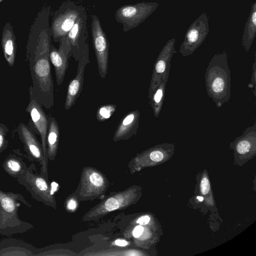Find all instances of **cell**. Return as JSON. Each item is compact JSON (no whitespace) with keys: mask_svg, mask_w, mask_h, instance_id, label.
<instances>
[{"mask_svg":"<svg viewBox=\"0 0 256 256\" xmlns=\"http://www.w3.org/2000/svg\"><path fill=\"white\" fill-rule=\"evenodd\" d=\"M50 36L48 24L41 31L37 42L26 46V54L32 83L29 92L47 110L54 104V83L49 56Z\"/></svg>","mask_w":256,"mask_h":256,"instance_id":"1","label":"cell"},{"mask_svg":"<svg viewBox=\"0 0 256 256\" xmlns=\"http://www.w3.org/2000/svg\"><path fill=\"white\" fill-rule=\"evenodd\" d=\"M228 56V52L226 50L214 54L205 73L207 94L218 108L228 102L230 98L231 78Z\"/></svg>","mask_w":256,"mask_h":256,"instance_id":"2","label":"cell"},{"mask_svg":"<svg viewBox=\"0 0 256 256\" xmlns=\"http://www.w3.org/2000/svg\"><path fill=\"white\" fill-rule=\"evenodd\" d=\"M140 190L138 186H132L124 190L111 192L86 212L82 220H96L113 211L128 208L138 200L140 192Z\"/></svg>","mask_w":256,"mask_h":256,"instance_id":"3","label":"cell"},{"mask_svg":"<svg viewBox=\"0 0 256 256\" xmlns=\"http://www.w3.org/2000/svg\"><path fill=\"white\" fill-rule=\"evenodd\" d=\"M110 186L106 176L92 166H85L81 172L78 185L72 194L79 201L92 200L102 198Z\"/></svg>","mask_w":256,"mask_h":256,"instance_id":"4","label":"cell"},{"mask_svg":"<svg viewBox=\"0 0 256 256\" xmlns=\"http://www.w3.org/2000/svg\"><path fill=\"white\" fill-rule=\"evenodd\" d=\"M86 8L68 0L63 2L53 15L50 28L51 36L55 42L66 36L76 21Z\"/></svg>","mask_w":256,"mask_h":256,"instance_id":"5","label":"cell"},{"mask_svg":"<svg viewBox=\"0 0 256 256\" xmlns=\"http://www.w3.org/2000/svg\"><path fill=\"white\" fill-rule=\"evenodd\" d=\"M156 2H142L128 4L119 8L116 12V22L122 24L123 30L127 32L140 25L157 8Z\"/></svg>","mask_w":256,"mask_h":256,"instance_id":"6","label":"cell"},{"mask_svg":"<svg viewBox=\"0 0 256 256\" xmlns=\"http://www.w3.org/2000/svg\"><path fill=\"white\" fill-rule=\"evenodd\" d=\"M208 18L203 12L186 30L179 52L183 56L192 54L202 44L209 32Z\"/></svg>","mask_w":256,"mask_h":256,"instance_id":"7","label":"cell"},{"mask_svg":"<svg viewBox=\"0 0 256 256\" xmlns=\"http://www.w3.org/2000/svg\"><path fill=\"white\" fill-rule=\"evenodd\" d=\"M91 32L98 74L104 78L108 72L110 44L99 18L96 15L92 16Z\"/></svg>","mask_w":256,"mask_h":256,"instance_id":"8","label":"cell"},{"mask_svg":"<svg viewBox=\"0 0 256 256\" xmlns=\"http://www.w3.org/2000/svg\"><path fill=\"white\" fill-rule=\"evenodd\" d=\"M175 43V38L169 40L163 46L156 60L148 88V96L160 83L162 76L170 72V61L176 52Z\"/></svg>","mask_w":256,"mask_h":256,"instance_id":"9","label":"cell"},{"mask_svg":"<svg viewBox=\"0 0 256 256\" xmlns=\"http://www.w3.org/2000/svg\"><path fill=\"white\" fill-rule=\"evenodd\" d=\"M32 94L30 93V102L26 111L30 117L29 126L40 137L44 154L46 156V137L48 128V116Z\"/></svg>","mask_w":256,"mask_h":256,"instance_id":"10","label":"cell"},{"mask_svg":"<svg viewBox=\"0 0 256 256\" xmlns=\"http://www.w3.org/2000/svg\"><path fill=\"white\" fill-rule=\"evenodd\" d=\"M77 72L68 88L66 98L64 102L66 110H69L76 102L82 89L84 72L86 66L90 62L89 48L88 43L81 52L78 59Z\"/></svg>","mask_w":256,"mask_h":256,"instance_id":"11","label":"cell"},{"mask_svg":"<svg viewBox=\"0 0 256 256\" xmlns=\"http://www.w3.org/2000/svg\"><path fill=\"white\" fill-rule=\"evenodd\" d=\"M58 48H56L51 43L50 45L49 56L53 64L57 84L62 82L68 66V60L70 56V45L66 36L59 42Z\"/></svg>","mask_w":256,"mask_h":256,"instance_id":"12","label":"cell"},{"mask_svg":"<svg viewBox=\"0 0 256 256\" xmlns=\"http://www.w3.org/2000/svg\"><path fill=\"white\" fill-rule=\"evenodd\" d=\"M87 14L84 10L78 16L66 36L71 47L70 55L78 61L81 52L87 44Z\"/></svg>","mask_w":256,"mask_h":256,"instance_id":"13","label":"cell"},{"mask_svg":"<svg viewBox=\"0 0 256 256\" xmlns=\"http://www.w3.org/2000/svg\"><path fill=\"white\" fill-rule=\"evenodd\" d=\"M173 148L172 144H164L150 148L132 159L128 164L130 174L139 171L142 168L147 166L148 162H160L166 156L168 150Z\"/></svg>","mask_w":256,"mask_h":256,"instance_id":"14","label":"cell"},{"mask_svg":"<svg viewBox=\"0 0 256 256\" xmlns=\"http://www.w3.org/2000/svg\"><path fill=\"white\" fill-rule=\"evenodd\" d=\"M17 132L20 140L24 144L28 152L42 164L44 172L47 174V157L44 154L42 146L35 136L34 132L29 126L21 122L19 124Z\"/></svg>","mask_w":256,"mask_h":256,"instance_id":"15","label":"cell"},{"mask_svg":"<svg viewBox=\"0 0 256 256\" xmlns=\"http://www.w3.org/2000/svg\"><path fill=\"white\" fill-rule=\"evenodd\" d=\"M140 113L138 110H132L126 114L117 126L114 136V142L126 140L136 135L138 128Z\"/></svg>","mask_w":256,"mask_h":256,"instance_id":"16","label":"cell"},{"mask_svg":"<svg viewBox=\"0 0 256 256\" xmlns=\"http://www.w3.org/2000/svg\"><path fill=\"white\" fill-rule=\"evenodd\" d=\"M256 142V123L254 124L243 132L242 134L237 137L232 142V146L238 154L245 156L252 153L255 150Z\"/></svg>","mask_w":256,"mask_h":256,"instance_id":"17","label":"cell"},{"mask_svg":"<svg viewBox=\"0 0 256 256\" xmlns=\"http://www.w3.org/2000/svg\"><path fill=\"white\" fill-rule=\"evenodd\" d=\"M2 46L6 62L10 66H13L16 60V44L12 27L9 22L5 24L3 29Z\"/></svg>","mask_w":256,"mask_h":256,"instance_id":"18","label":"cell"},{"mask_svg":"<svg viewBox=\"0 0 256 256\" xmlns=\"http://www.w3.org/2000/svg\"><path fill=\"white\" fill-rule=\"evenodd\" d=\"M60 137V130L54 118L48 116V128L46 137V156L53 160L56 154Z\"/></svg>","mask_w":256,"mask_h":256,"instance_id":"19","label":"cell"},{"mask_svg":"<svg viewBox=\"0 0 256 256\" xmlns=\"http://www.w3.org/2000/svg\"><path fill=\"white\" fill-rule=\"evenodd\" d=\"M256 33V2L252 6L249 16L246 22L242 40V46L248 52Z\"/></svg>","mask_w":256,"mask_h":256,"instance_id":"20","label":"cell"},{"mask_svg":"<svg viewBox=\"0 0 256 256\" xmlns=\"http://www.w3.org/2000/svg\"><path fill=\"white\" fill-rule=\"evenodd\" d=\"M169 74L170 72L162 76L160 83L148 96L154 115L156 118L159 116L164 104Z\"/></svg>","mask_w":256,"mask_h":256,"instance_id":"21","label":"cell"},{"mask_svg":"<svg viewBox=\"0 0 256 256\" xmlns=\"http://www.w3.org/2000/svg\"><path fill=\"white\" fill-rule=\"evenodd\" d=\"M116 104H106L102 106L97 110L96 118L100 122L105 121L111 117L116 110Z\"/></svg>","mask_w":256,"mask_h":256,"instance_id":"22","label":"cell"},{"mask_svg":"<svg viewBox=\"0 0 256 256\" xmlns=\"http://www.w3.org/2000/svg\"><path fill=\"white\" fill-rule=\"evenodd\" d=\"M78 200L73 194L70 195L66 200L64 206L68 212H74L78 206Z\"/></svg>","mask_w":256,"mask_h":256,"instance_id":"23","label":"cell"},{"mask_svg":"<svg viewBox=\"0 0 256 256\" xmlns=\"http://www.w3.org/2000/svg\"><path fill=\"white\" fill-rule=\"evenodd\" d=\"M8 131V128L6 125L0 123V150L6 146L7 140L6 136Z\"/></svg>","mask_w":256,"mask_h":256,"instance_id":"24","label":"cell"},{"mask_svg":"<svg viewBox=\"0 0 256 256\" xmlns=\"http://www.w3.org/2000/svg\"><path fill=\"white\" fill-rule=\"evenodd\" d=\"M200 190L202 194H207L210 190V183L206 176H203L200 180Z\"/></svg>","mask_w":256,"mask_h":256,"instance_id":"25","label":"cell"},{"mask_svg":"<svg viewBox=\"0 0 256 256\" xmlns=\"http://www.w3.org/2000/svg\"><path fill=\"white\" fill-rule=\"evenodd\" d=\"M252 74L251 77L250 82L248 84V88L252 90V92L254 96H256V60L254 62L252 66Z\"/></svg>","mask_w":256,"mask_h":256,"instance_id":"26","label":"cell"},{"mask_svg":"<svg viewBox=\"0 0 256 256\" xmlns=\"http://www.w3.org/2000/svg\"><path fill=\"white\" fill-rule=\"evenodd\" d=\"M2 205L7 211L12 212L14 208V204L8 198L2 199Z\"/></svg>","mask_w":256,"mask_h":256,"instance_id":"27","label":"cell"},{"mask_svg":"<svg viewBox=\"0 0 256 256\" xmlns=\"http://www.w3.org/2000/svg\"><path fill=\"white\" fill-rule=\"evenodd\" d=\"M7 166L9 169L14 172H18L20 170V164L14 160H10L7 162Z\"/></svg>","mask_w":256,"mask_h":256,"instance_id":"28","label":"cell"},{"mask_svg":"<svg viewBox=\"0 0 256 256\" xmlns=\"http://www.w3.org/2000/svg\"><path fill=\"white\" fill-rule=\"evenodd\" d=\"M144 231V228L142 225L136 226L132 230V236L134 238H138L142 234Z\"/></svg>","mask_w":256,"mask_h":256,"instance_id":"29","label":"cell"},{"mask_svg":"<svg viewBox=\"0 0 256 256\" xmlns=\"http://www.w3.org/2000/svg\"><path fill=\"white\" fill-rule=\"evenodd\" d=\"M150 221V217L148 215L140 216L136 221V223L140 225H146Z\"/></svg>","mask_w":256,"mask_h":256,"instance_id":"30","label":"cell"},{"mask_svg":"<svg viewBox=\"0 0 256 256\" xmlns=\"http://www.w3.org/2000/svg\"><path fill=\"white\" fill-rule=\"evenodd\" d=\"M114 244L115 245L120 246H126L128 244V243L126 240L124 239H120V238L116 240L114 242Z\"/></svg>","mask_w":256,"mask_h":256,"instance_id":"31","label":"cell"},{"mask_svg":"<svg viewBox=\"0 0 256 256\" xmlns=\"http://www.w3.org/2000/svg\"><path fill=\"white\" fill-rule=\"evenodd\" d=\"M196 198L200 202H202L204 200V198L202 196H198Z\"/></svg>","mask_w":256,"mask_h":256,"instance_id":"32","label":"cell"},{"mask_svg":"<svg viewBox=\"0 0 256 256\" xmlns=\"http://www.w3.org/2000/svg\"><path fill=\"white\" fill-rule=\"evenodd\" d=\"M2 0H0V2L2 1Z\"/></svg>","mask_w":256,"mask_h":256,"instance_id":"33","label":"cell"}]
</instances>
